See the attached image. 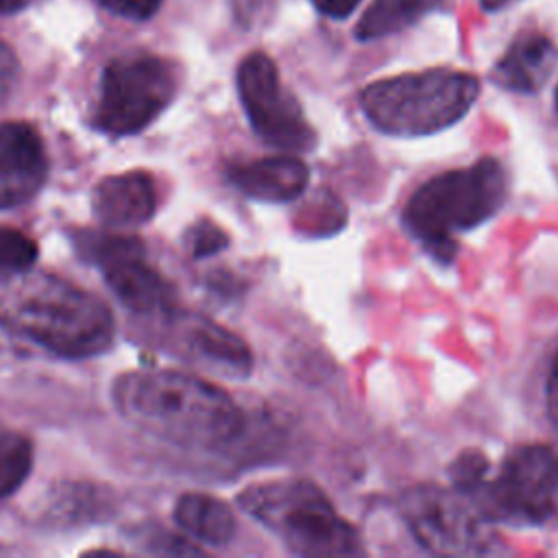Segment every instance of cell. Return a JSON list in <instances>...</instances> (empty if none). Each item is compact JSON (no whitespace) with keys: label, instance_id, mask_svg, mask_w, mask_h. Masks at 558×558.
<instances>
[{"label":"cell","instance_id":"cell-27","mask_svg":"<svg viewBox=\"0 0 558 558\" xmlns=\"http://www.w3.org/2000/svg\"><path fill=\"white\" fill-rule=\"evenodd\" d=\"M33 0H0V15H11L26 9Z\"/></svg>","mask_w":558,"mask_h":558},{"label":"cell","instance_id":"cell-5","mask_svg":"<svg viewBox=\"0 0 558 558\" xmlns=\"http://www.w3.org/2000/svg\"><path fill=\"white\" fill-rule=\"evenodd\" d=\"M480 92L466 72L434 68L388 76L360 94L364 116L375 129L395 137H423L456 124Z\"/></svg>","mask_w":558,"mask_h":558},{"label":"cell","instance_id":"cell-6","mask_svg":"<svg viewBox=\"0 0 558 558\" xmlns=\"http://www.w3.org/2000/svg\"><path fill=\"white\" fill-rule=\"evenodd\" d=\"M172 61L126 52L107 63L98 85L94 126L111 137H129L153 124L177 94Z\"/></svg>","mask_w":558,"mask_h":558},{"label":"cell","instance_id":"cell-21","mask_svg":"<svg viewBox=\"0 0 558 558\" xmlns=\"http://www.w3.org/2000/svg\"><path fill=\"white\" fill-rule=\"evenodd\" d=\"M488 471H490L488 460L480 451H464L449 466V477L453 488L460 495H464L466 499H473L477 490L484 486Z\"/></svg>","mask_w":558,"mask_h":558},{"label":"cell","instance_id":"cell-23","mask_svg":"<svg viewBox=\"0 0 558 558\" xmlns=\"http://www.w3.org/2000/svg\"><path fill=\"white\" fill-rule=\"evenodd\" d=\"M105 11L131 20V22H144L157 13L161 7V0H96Z\"/></svg>","mask_w":558,"mask_h":558},{"label":"cell","instance_id":"cell-22","mask_svg":"<svg viewBox=\"0 0 558 558\" xmlns=\"http://www.w3.org/2000/svg\"><path fill=\"white\" fill-rule=\"evenodd\" d=\"M227 242H229L227 233H225L218 225H214V222H209V220H198V222H194V225L187 229V233H185V246H187V251H190L196 259L220 253V251L227 246Z\"/></svg>","mask_w":558,"mask_h":558},{"label":"cell","instance_id":"cell-9","mask_svg":"<svg viewBox=\"0 0 558 558\" xmlns=\"http://www.w3.org/2000/svg\"><path fill=\"white\" fill-rule=\"evenodd\" d=\"M235 85L242 109L264 142L292 153L314 148L316 131L294 94L283 87L279 70L268 54H246L238 65Z\"/></svg>","mask_w":558,"mask_h":558},{"label":"cell","instance_id":"cell-17","mask_svg":"<svg viewBox=\"0 0 558 558\" xmlns=\"http://www.w3.org/2000/svg\"><path fill=\"white\" fill-rule=\"evenodd\" d=\"M440 4L442 0H375L357 20L355 37L360 41H371L395 35L416 24Z\"/></svg>","mask_w":558,"mask_h":558},{"label":"cell","instance_id":"cell-13","mask_svg":"<svg viewBox=\"0 0 558 558\" xmlns=\"http://www.w3.org/2000/svg\"><path fill=\"white\" fill-rule=\"evenodd\" d=\"M157 211V185L144 170H129L100 179L92 190V214L109 229L146 225Z\"/></svg>","mask_w":558,"mask_h":558},{"label":"cell","instance_id":"cell-25","mask_svg":"<svg viewBox=\"0 0 558 558\" xmlns=\"http://www.w3.org/2000/svg\"><path fill=\"white\" fill-rule=\"evenodd\" d=\"M362 0H312V4L316 7L318 13L331 17V20H342L347 15L353 13V9L360 4Z\"/></svg>","mask_w":558,"mask_h":558},{"label":"cell","instance_id":"cell-29","mask_svg":"<svg viewBox=\"0 0 558 558\" xmlns=\"http://www.w3.org/2000/svg\"><path fill=\"white\" fill-rule=\"evenodd\" d=\"M556 105H558V89H556Z\"/></svg>","mask_w":558,"mask_h":558},{"label":"cell","instance_id":"cell-2","mask_svg":"<svg viewBox=\"0 0 558 558\" xmlns=\"http://www.w3.org/2000/svg\"><path fill=\"white\" fill-rule=\"evenodd\" d=\"M0 327L72 360L105 353L116 336L113 316L96 294L33 266L0 277Z\"/></svg>","mask_w":558,"mask_h":558},{"label":"cell","instance_id":"cell-7","mask_svg":"<svg viewBox=\"0 0 558 558\" xmlns=\"http://www.w3.org/2000/svg\"><path fill=\"white\" fill-rule=\"evenodd\" d=\"M488 521L549 525L558 521V453L547 445L512 449L497 475L471 499Z\"/></svg>","mask_w":558,"mask_h":558},{"label":"cell","instance_id":"cell-16","mask_svg":"<svg viewBox=\"0 0 558 558\" xmlns=\"http://www.w3.org/2000/svg\"><path fill=\"white\" fill-rule=\"evenodd\" d=\"M177 525L203 545H227L235 534V517L231 508L205 493H185L177 499L172 512Z\"/></svg>","mask_w":558,"mask_h":558},{"label":"cell","instance_id":"cell-19","mask_svg":"<svg viewBox=\"0 0 558 558\" xmlns=\"http://www.w3.org/2000/svg\"><path fill=\"white\" fill-rule=\"evenodd\" d=\"M50 512H57L63 521H92L100 519L109 510L107 493L85 484H70L59 490L57 501L50 504Z\"/></svg>","mask_w":558,"mask_h":558},{"label":"cell","instance_id":"cell-4","mask_svg":"<svg viewBox=\"0 0 558 558\" xmlns=\"http://www.w3.org/2000/svg\"><path fill=\"white\" fill-rule=\"evenodd\" d=\"M238 504L294 554L312 558L362 554L357 530L310 480L257 482L238 495Z\"/></svg>","mask_w":558,"mask_h":558},{"label":"cell","instance_id":"cell-24","mask_svg":"<svg viewBox=\"0 0 558 558\" xmlns=\"http://www.w3.org/2000/svg\"><path fill=\"white\" fill-rule=\"evenodd\" d=\"M17 70L20 63L15 52L4 41H0V100H4L11 94L17 81Z\"/></svg>","mask_w":558,"mask_h":558},{"label":"cell","instance_id":"cell-1","mask_svg":"<svg viewBox=\"0 0 558 558\" xmlns=\"http://www.w3.org/2000/svg\"><path fill=\"white\" fill-rule=\"evenodd\" d=\"M111 401L133 427L185 449H218L244 429V416L218 386L170 368H135L116 377Z\"/></svg>","mask_w":558,"mask_h":558},{"label":"cell","instance_id":"cell-10","mask_svg":"<svg viewBox=\"0 0 558 558\" xmlns=\"http://www.w3.org/2000/svg\"><path fill=\"white\" fill-rule=\"evenodd\" d=\"M76 246L89 264L100 268L111 292L131 312L146 316L174 312V292L161 272L148 264L137 238L83 233Z\"/></svg>","mask_w":558,"mask_h":558},{"label":"cell","instance_id":"cell-12","mask_svg":"<svg viewBox=\"0 0 558 558\" xmlns=\"http://www.w3.org/2000/svg\"><path fill=\"white\" fill-rule=\"evenodd\" d=\"M181 353L194 364L229 379H242L253 368V357L242 338L198 314L174 316Z\"/></svg>","mask_w":558,"mask_h":558},{"label":"cell","instance_id":"cell-3","mask_svg":"<svg viewBox=\"0 0 558 558\" xmlns=\"http://www.w3.org/2000/svg\"><path fill=\"white\" fill-rule=\"evenodd\" d=\"M506 198V172L493 157L442 172L423 183L408 201V231L440 262L456 255V233L469 231L499 211Z\"/></svg>","mask_w":558,"mask_h":558},{"label":"cell","instance_id":"cell-26","mask_svg":"<svg viewBox=\"0 0 558 558\" xmlns=\"http://www.w3.org/2000/svg\"><path fill=\"white\" fill-rule=\"evenodd\" d=\"M547 414H549L551 425L558 432V353L554 355L551 371L547 377Z\"/></svg>","mask_w":558,"mask_h":558},{"label":"cell","instance_id":"cell-18","mask_svg":"<svg viewBox=\"0 0 558 558\" xmlns=\"http://www.w3.org/2000/svg\"><path fill=\"white\" fill-rule=\"evenodd\" d=\"M33 466L31 440L0 421V499L15 493Z\"/></svg>","mask_w":558,"mask_h":558},{"label":"cell","instance_id":"cell-20","mask_svg":"<svg viewBox=\"0 0 558 558\" xmlns=\"http://www.w3.org/2000/svg\"><path fill=\"white\" fill-rule=\"evenodd\" d=\"M37 259V244L22 231L0 227V277L31 268Z\"/></svg>","mask_w":558,"mask_h":558},{"label":"cell","instance_id":"cell-8","mask_svg":"<svg viewBox=\"0 0 558 558\" xmlns=\"http://www.w3.org/2000/svg\"><path fill=\"white\" fill-rule=\"evenodd\" d=\"M401 514L416 543L432 554H497L488 519L456 488L436 484L414 486L401 499Z\"/></svg>","mask_w":558,"mask_h":558},{"label":"cell","instance_id":"cell-28","mask_svg":"<svg viewBox=\"0 0 558 558\" xmlns=\"http://www.w3.org/2000/svg\"><path fill=\"white\" fill-rule=\"evenodd\" d=\"M482 2V7L486 9V11H499V9H504L508 2H512V0H480Z\"/></svg>","mask_w":558,"mask_h":558},{"label":"cell","instance_id":"cell-15","mask_svg":"<svg viewBox=\"0 0 558 558\" xmlns=\"http://www.w3.org/2000/svg\"><path fill=\"white\" fill-rule=\"evenodd\" d=\"M556 61L558 48L554 41L543 33L527 31L512 39L508 50L495 63L493 81L510 92L534 94L547 83Z\"/></svg>","mask_w":558,"mask_h":558},{"label":"cell","instance_id":"cell-11","mask_svg":"<svg viewBox=\"0 0 558 558\" xmlns=\"http://www.w3.org/2000/svg\"><path fill=\"white\" fill-rule=\"evenodd\" d=\"M46 177L48 153L37 129L26 122L0 124V209L33 201Z\"/></svg>","mask_w":558,"mask_h":558},{"label":"cell","instance_id":"cell-14","mask_svg":"<svg viewBox=\"0 0 558 558\" xmlns=\"http://www.w3.org/2000/svg\"><path fill=\"white\" fill-rule=\"evenodd\" d=\"M227 177L248 198L264 203H286L305 190L310 170L299 157L281 155L231 163Z\"/></svg>","mask_w":558,"mask_h":558}]
</instances>
